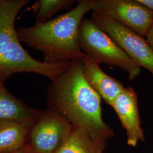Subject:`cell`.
Instances as JSON below:
<instances>
[{
  "mask_svg": "<svg viewBox=\"0 0 153 153\" xmlns=\"http://www.w3.org/2000/svg\"><path fill=\"white\" fill-rule=\"evenodd\" d=\"M50 111L60 115L74 128L86 131L105 146L114 133L102 118L101 98L84 76L82 61H72L67 69L49 85Z\"/></svg>",
  "mask_w": 153,
  "mask_h": 153,
  "instance_id": "cell-1",
  "label": "cell"
},
{
  "mask_svg": "<svg viewBox=\"0 0 153 153\" xmlns=\"http://www.w3.org/2000/svg\"><path fill=\"white\" fill-rule=\"evenodd\" d=\"M90 0H81L70 11L47 22L16 29L18 36L33 48L41 51L47 63H67L88 58L78 42L79 25L89 11Z\"/></svg>",
  "mask_w": 153,
  "mask_h": 153,
  "instance_id": "cell-2",
  "label": "cell"
},
{
  "mask_svg": "<svg viewBox=\"0 0 153 153\" xmlns=\"http://www.w3.org/2000/svg\"><path fill=\"white\" fill-rule=\"evenodd\" d=\"M28 0H0V79L19 73H34L51 82L65 71L70 62L47 63L33 58L22 47L15 22Z\"/></svg>",
  "mask_w": 153,
  "mask_h": 153,
  "instance_id": "cell-3",
  "label": "cell"
},
{
  "mask_svg": "<svg viewBox=\"0 0 153 153\" xmlns=\"http://www.w3.org/2000/svg\"><path fill=\"white\" fill-rule=\"evenodd\" d=\"M78 42L80 49L93 60L120 68L129 80H133L141 71V67L127 55L107 33L92 19L83 18L79 25Z\"/></svg>",
  "mask_w": 153,
  "mask_h": 153,
  "instance_id": "cell-4",
  "label": "cell"
},
{
  "mask_svg": "<svg viewBox=\"0 0 153 153\" xmlns=\"http://www.w3.org/2000/svg\"><path fill=\"white\" fill-rule=\"evenodd\" d=\"M92 11L145 38L153 23V11L137 0H90Z\"/></svg>",
  "mask_w": 153,
  "mask_h": 153,
  "instance_id": "cell-5",
  "label": "cell"
},
{
  "mask_svg": "<svg viewBox=\"0 0 153 153\" xmlns=\"http://www.w3.org/2000/svg\"><path fill=\"white\" fill-rule=\"evenodd\" d=\"M91 19L132 60L153 76V49L144 37L105 16L92 13Z\"/></svg>",
  "mask_w": 153,
  "mask_h": 153,
  "instance_id": "cell-6",
  "label": "cell"
},
{
  "mask_svg": "<svg viewBox=\"0 0 153 153\" xmlns=\"http://www.w3.org/2000/svg\"><path fill=\"white\" fill-rule=\"evenodd\" d=\"M73 126L64 117L48 111L30 128L29 143L37 153H56L65 143Z\"/></svg>",
  "mask_w": 153,
  "mask_h": 153,
  "instance_id": "cell-7",
  "label": "cell"
},
{
  "mask_svg": "<svg viewBox=\"0 0 153 153\" xmlns=\"http://www.w3.org/2000/svg\"><path fill=\"white\" fill-rule=\"evenodd\" d=\"M112 107L126 130L128 144L136 146L145 137L139 114L137 95L134 88H125L116 98Z\"/></svg>",
  "mask_w": 153,
  "mask_h": 153,
  "instance_id": "cell-8",
  "label": "cell"
},
{
  "mask_svg": "<svg viewBox=\"0 0 153 153\" xmlns=\"http://www.w3.org/2000/svg\"><path fill=\"white\" fill-rule=\"evenodd\" d=\"M83 71L88 84L107 104L112 107L117 95L124 89V85L105 73L100 63L88 57L82 61Z\"/></svg>",
  "mask_w": 153,
  "mask_h": 153,
  "instance_id": "cell-9",
  "label": "cell"
},
{
  "mask_svg": "<svg viewBox=\"0 0 153 153\" xmlns=\"http://www.w3.org/2000/svg\"><path fill=\"white\" fill-rule=\"evenodd\" d=\"M44 111L33 108L0 86V120L15 121L31 128Z\"/></svg>",
  "mask_w": 153,
  "mask_h": 153,
  "instance_id": "cell-10",
  "label": "cell"
},
{
  "mask_svg": "<svg viewBox=\"0 0 153 153\" xmlns=\"http://www.w3.org/2000/svg\"><path fill=\"white\" fill-rule=\"evenodd\" d=\"M30 128L15 121L0 120V153H10L27 142Z\"/></svg>",
  "mask_w": 153,
  "mask_h": 153,
  "instance_id": "cell-11",
  "label": "cell"
},
{
  "mask_svg": "<svg viewBox=\"0 0 153 153\" xmlns=\"http://www.w3.org/2000/svg\"><path fill=\"white\" fill-rule=\"evenodd\" d=\"M104 148L86 131L73 127L67 140L56 153H102Z\"/></svg>",
  "mask_w": 153,
  "mask_h": 153,
  "instance_id": "cell-12",
  "label": "cell"
},
{
  "mask_svg": "<svg viewBox=\"0 0 153 153\" xmlns=\"http://www.w3.org/2000/svg\"><path fill=\"white\" fill-rule=\"evenodd\" d=\"M75 1L73 0H39L33 6L35 23L47 22L53 16L66 8L71 6Z\"/></svg>",
  "mask_w": 153,
  "mask_h": 153,
  "instance_id": "cell-13",
  "label": "cell"
},
{
  "mask_svg": "<svg viewBox=\"0 0 153 153\" xmlns=\"http://www.w3.org/2000/svg\"><path fill=\"white\" fill-rule=\"evenodd\" d=\"M10 153H37L31 145L27 142L22 147L16 151Z\"/></svg>",
  "mask_w": 153,
  "mask_h": 153,
  "instance_id": "cell-14",
  "label": "cell"
},
{
  "mask_svg": "<svg viewBox=\"0 0 153 153\" xmlns=\"http://www.w3.org/2000/svg\"><path fill=\"white\" fill-rule=\"evenodd\" d=\"M137 1L145 6L148 9L153 11V0H137Z\"/></svg>",
  "mask_w": 153,
  "mask_h": 153,
  "instance_id": "cell-15",
  "label": "cell"
},
{
  "mask_svg": "<svg viewBox=\"0 0 153 153\" xmlns=\"http://www.w3.org/2000/svg\"><path fill=\"white\" fill-rule=\"evenodd\" d=\"M145 39H146L149 44H150V45L153 49V23L150 30L149 31L147 35H146Z\"/></svg>",
  "mask_w": 153,
  "mask_h": 153,
  "instance_id": "cell-16",
  "label": "cell"
},
{
  "mask_svg": "<svg viewBox=\"0 0 153 153\" xmlns=\"http://www.w3.org/2000/svg\"><path fill=\"white\" fill-rule=\"evenodd\" d=\"M2 85H3V83H2V82L1 81V80L0 79V86H1Z\"/></svg>",
  "mask_w": 153,
  "mask_h": 153,
  "instance_id": "cell-17",
  "label": "cell"
}]
</instances>
